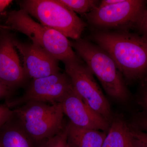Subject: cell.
I'll use <instances>...</instances> for the list:
<instances>
[{
    "mask_svg": "<svg viewBox=\"0 0 147 147\" xmlns=\"http://www.w3.org/2000/svg\"><path fill=\"white\" fill-rule=\"evenodd\" d=\"M13 39L7 33L0 34V82L13 91L23 86L28 79Z\"/></svg>",
    "mask_w": 147,
    "mask_h": 147,
    "instance_id": "cell-11",
    "label": "cell"
},
{
    "mask_svg": "<svg viewBox=\"0 0 147 147\" xmlns=\"http://www.w3.org/2000/svg\"><path fill=\"white\" fill-rule=\"evenodd\" d=\"M102 147H138L131 129L121 117H114L110 123Z\"/></svg>",
    "mask_w": 147,
    "mask_h": 147,
    "instance_id": "cell-14",
    "label": "cell"
},
{
    "mask_svg": "<svg viewBox=\"0 0 147 147\" xmlns=\"http://www.w3.org/2000/svg\"><path fill=\"white\" fill-rule=\"evenodd\" d=\"M12 1L11 0H0V13H2Z\"/></svg>",
    "mask_w": 147,
    "mask_h": 147,
    "instance_id": "cell-23",
    "label": "cell"
},
{
    "mask_svg": "<svg viewBox=\"0 0 147 147\" xmlns=\"http://www.w3.org/2000/svg\"><path fill=\"white\" fill-rule=\"evenodd\" d=\"M0 29L3 30H10V28L6 26H3L0 24Z\"/></svg>",
    "mask_w": 147,
    "mask_h": 147,
    "instance_id": "cell-25",
    "label": "cell"
},
{
    "mask_svg": "<svg viewBox=\"0 0 147 147\" xmlns=\"http://www.w3.org/2000/svg\"><path fill=\"white\" fill-rule=\"evenodd\" d=\"M143 102L146 108L147 109V91L144 96V98H143Z\"/></svg>",
    "mask_w": 147,
    "mask_h": 147,
    "instance_id": "cell-24",
    "label": "cell"
},
{
    "mask_svg": "<svg viewBox=\"0 0 147 147\" xmlns=\"http://www.w3.org/2000/svg\"><path fill=\"white\" fill-rule=\"evenodd\" d=\"M0 147H1V144H0Z\"/></svg>",
    "mask_w": 147,
    "mask_h": 147,
    "instance_id": "cell-26",
    "label": "cell"
},
{
    "mask_svg": "<svg viewBox=\"0 0 147 147\" xmlns=\"http://www.w3.org/2000/svg\"><path fill=\"white\" fill-rule=\"evenodd\" d=\"M123 0H103L99 3L98 6L100 7L107 6L116 4L121 2Z\"/></svg>",
    "mask_w": 147,
    "mask_h": 147,
    "instance_id": "cell-22",
    "label": "cell"
},
{
    "mask_svg": "<svg viewBox=\"0 0 147 147\" xmlns=\"http://www.w3.org/2000/svg\"><path fill=\"white\" fill-rule=\"evenodd\" d=\"M71 88L72 84L67 74L60 71L32 80L24 94L7 100L5 104L12 109L30 102H60Z\"/></svg>",
    "mask_w": 147,
    "mask_h": 147,
    "instance_id": "cell-8",
    "label": "cell"
},
{
    "mask_svg": "<svg viewBox=\"0 0 147 147\" xmlns=\"http://www.w3.org/2000/svg\"><path fill=\"white\" fill-rule=\"evenodd\" d=\"M1 147H38L13 117L0 127Z\"/></svg>",
    "mask_w": 147,
    "mask_h": 147,
    "instance_id": "cell-13",
    "label": "cell"
},
{
    "mask_svg": "<svg viewBox=\"0 0 147 147\" xmlns=\"http://www.w3.org/2000/svg\"><path fill=\"white\" fill-rule=\"evenodd\" d=\"M13 114V110L5 104H0V127L12 117Z\"/></svg>",
    "mask_w": 147,
    "mask_h": 147,
    "instance_id": "cell-18",
    "label": "cell"
},
{
    "mask_svg": "<svg viewBox=\"0 0 147 147\" xmlns=\"http://www.w3.org/2000/svg\"><path fill=\"white\" fill-rule=\"evenodd\" d=\"M131 133L138 147H147V132L139 129H131Z\"/></svg>",
    "mask_w": 147,
    "mask_h": 147,
    "instance_id": "cell-17",
    "label": "cell"
},
{
    "mask_svg": "<svg viewBox=\"0 0 147 147\" xmlns=\"http://www.w3.org/2000/svg\"><path fill=\"white\" fill-rule=\"evenodd\" d=\"M13 91L9 89L0 82V99H10Z\"/></svg>",
    "mask_w": 147,
    "mask_h": 147,
    "instance_id": "cell-20",
    "label": "cell"
},
{
    "mask_svg": "<svg viewBox=\"0 0 147 147\" xmlns=\"http://www.w3.org/2000/svg\"><path fill=\"white\" fill-rule=\"evenodd\" d=\"M12 110L20 126L38 144L59 134L65 127L60 102H30Z\"/></svg>",
    "mask_w": 147,
    "mask_h": 147,
    "instance_id": "cell-3",
    "label": "cell"
},
{
    "mask_svg": "<svg viewBox=\"0 0 147 147\" xmlns=\"http://www.w3.org/2000/svg\"><path fill=\"white\" fill-rule=\"evenodd\" d=\"M63 63L74 90L87 105L110 123L114 117L109 102L86 65L79 58Z\"/></svg>",
    "mask_w": 147,
    "mask_h": 147,
    "instance_id": "cell-6",
    "label": "cell"
},
{
    "mask_svg": "<svg viewBox=\"0 0 147 147\" xmlns=\"http://www.w3.org/2000/svg\"><path fill=\"white\" fill-rule=\"evenodd\" d=\"M65 128L69 147H102L107 134L105 131L78 127L69 122Z\"/></svg>",
    "mask_w": 147,
    "mask_h": 147,
    "instance_id": "cell-12",
    "label": "cell"
},
{
    "mask_svg": "<svg viewBox=\"0 0 147 147\" xmlns=\"http://www.w3.org/2000/svg\"><path fill=\"white\" fill-rule=\"evenodd\" d=\"M67 8L80 14H86L98 6L96 0H58Z\"/></svg>",
    "mask_w": 147,
    "mask_h": 147,
    "instance_id": "cell-15",
    "label": "cell"
},
{
    "mask_svg": "<svg viewBox=\"0 0 147 147\" xmlns=\"http://www.w3.org/2000/svg\"><path fill=\"white\" fill-rule=\"evenodd\" d=\"M71 43L110 97L119 101L127 100L128 92L122 75L109 54L86 40L80 38Z\"/></svg>",
    "mask_w": 147,
    "mask_h": 147,
    "instance_id": "cell-4",
    "label": "cell"
},
{
    "mask_svg": "<svg viewBox=\"0 0 147 147\" xmlns=\"http://www.w3.org/2000/svg\"><path fill=\"white\" fill-rule=\"evenodd\" d=\"M146 3L142 0H123L113 5L98 6L86 17L90 24L98 28L139 26L146 8Z\"/></svg>",
    "mask_w": 147,
    "mask_h": 147,
    "instance_id": "cell-7",
    "label": "cell"
},
{
    "mask_svg": "<svg viewBox=\"0 0 147 147\" xmlns=\"http://www.w3.org/2000/svg\"><path fill=\"white\" fill-rule=\"evenodd\" d=\"M136 129L147 132V117L138 119L134 123Z\"/></svg>",
    "mask_w": 147,
    "mask_h": 147,
    "instance_id": "cell-19",
    "label": "cell"
},
{
    "mask_svg": "<svg viewBox=\"0 0 147 147\" xmlns=\"http://www.w3.org/2000/svg\"><path fill=\"white\" fill-rule=\"evenodd\" d=\"M13 43L23 58V69L28 79L34 80L60 72L59 61L40 47L14 38Z\"/></svg>",
    "mask_w": 147,
    "mask_h": 147,
    "instance_id": "cell-9",
    "label": "cell"
},
{
    "mask_svg": "<svg viewBox=\"0 0 147 147\" xmlns=\"http://www.w3.org/2000/svg\"><path fill=\"white\" fill-rule=\"evenodd\" d=\"M92 38L109 54L126 79H139L147 72V36L127 32L99 31Z\"/></svg>",
    "mask_w": 147,
    "mask_h": 147,
    "instance_id": "cell-1",
    "label": "cell"
},
{
    "mask_svg": "<svg viewBox=\"0 0 147 147\" xmlns=\"http://www.w3.org/2000/svg\"><path fill=\"white\" fill-rule=\"evenodd\" d=\"M6 24L10 30L26 35L31 40L32 43L63 63L79 58L66 36L56 30L36 22L22 9L9 12Z\"/></svg>",
    "mask_w": 147,
    "mask_h": 147,
    "instance_id": "cell-2",
    "label": "cell"
},
{
    "mask_svg": "<svg viewBox=\"0 0 147 147\" xmlns=\"http://www.w3.org/2000/svg\"><path fill=\"white\" fill-rule=\"evenodd\" d=\"M139 26L144 34V35L147 37V7Z\"/></svg>",
    "mask_w": 147,
    "mask_h": 147,
    "instance_id": "cell-21",
    "label": "cell"
},
{
    "mask_svg": "<svg viewBox=\"0 0 147 147\" xmlns=\"http://www.w3.org/2000/svg\"><path fill=\"white\" fill-rule=\"evenodd\" d=\"M20 5L40 24L75 40L81 38L87 26L75 12L58 0H24L20 2Z\"/></svg>",
    "mask_w": 147,
    "mask_h": 147,
    "instance_id": "cell-5",
    "label": "cell"
},
{
    "mask_svg": "<svg viewBox=\"0 0 147 147\" xmlns=\"http://www.w3.org/2000/svg\"><path fill=\"white\" fill-rule=\"evenodd\" d=\"M64 115L69 122L82 128L96 129L107 132L110 123L87 105L73 87L60 102Z\"/></svg>",
    "mask_w": 147,
    "mask_h": 147,
    "instance_id": "cell-10",
    "label": "cell"
},
{
    "mask_svg": "<svg viewBox=\"0 0 147 147\" xmlns=\"http://www.w3.org/2000/svg\"><path fill=\"white\" fill-rule=\"evenodd\" d=\"M38 147H69L67 143L65 126L59 134L38 144Z\"/></svg>",
    "mask_w": 147,
    "mask_h": 147,
    "instance_id": "cell-16",
    "label": "cell"
}]
</instances>
